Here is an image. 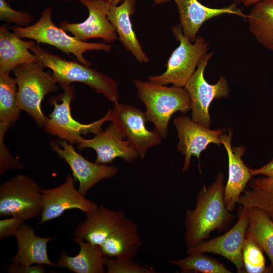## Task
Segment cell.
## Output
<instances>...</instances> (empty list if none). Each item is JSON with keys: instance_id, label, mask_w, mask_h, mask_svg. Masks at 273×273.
<instances>
[{"instance_id": "cell-23", "label": "cell", "mask_w": 273, "mask_h": 273, "mask_svg": "<svg viewBox=\"0 0 273 273\" xmlns=\"http://www.w3.org/2000/svg\"><path fill=\"white\" fill-rule=\"evenodd\" d=\"M31 41H24L5 25L0 26V73L10 72L19 65L38 62L30 52Z\"/></svg>"}, {"instance_id": "cell-35", "label": "cell", "mask_w": 273, "mask_h": 273, "mask_svg": "<svg viewBox=\"0 0 273 273\" xmlns=\"http://www.w3.org/2000/svg\"><path fill=\"white\" fill-rule=\"evenodd\" d=\"M7 271L10 273H44L46 269L45 265L42 264L23 265L13 263L8 266Z\"/></svg>"}, {"instance_id": "cell-11", "label": "cell", "mask_w": 273, "mask_h": 273, "mask_svg": "<svg viewBox=\"0 0 273 273\" xmlns=\"http://www.w3.org/2000/svg\"><path fill=\"white\" fill-rule=\"evenodd\" d=\"M238 216L237 222L229 231L187 248V254L211 253L220 255L235 265L238 272H244L242 249L249 222L248 208L240 205Z\"/></svg>"}, {"instance_id": "cell-32", "label": "cell", "mask_w": 273, "mask_h": 273, "mask_svg": "<svg viewBox=\"0 0 273 273\" xmlns=\"http://www.w3.org/2000/svg\"><path fill=\"white\" fill-rule=\"evenodd\" d=\"M10 126L0 123V174L11 170H19L24 168V165L14 158L4 143L5 134Z\"/></svg>"}, {"instance_id": "cell-40", "label": "cell", "mask_w": 273, "mask_h": 273, "mask_svg": "<svg viewBox=\"0 0 273 273\" xmlns=\"http://www.w3.org/2000/svg\"><path fill=\"white\" fill-rule=\"evenodd\" d=\"M61 1H70V0H61Z\"/></svg>"}, {"instance_id": "cell-26", "label": "cell", "mask_w": 273, "mask_h": 273, "mask_svg": "<svg viewBox=\"0 0 273 273\" xmlns=\"http://www.w3.org/2000/svg\"><path fill=\"white\" fill-rule=\"evenodd\" d=\"M237 204L247 208H259L273 221V176L251 179L248 189L240 196Z\"/></svg>"}, {"instance_id": "cell-34", "label": "cell", "mask_w": 273, "mask_h": 273, "mask_svg": "<svg viewBox=\"0 0 273 273\" xmlns=\"http://www.w3.org/2000/svg\"><path fill=\"white\" fill-rule=\"evenodd\" d=\"M23 218L15 216L0 220V240L15 236L21 226L24 223Z\"/></svg>"}, {"instance_id": "cell-13", "label": "cell", "mask_w": 273, "mask_h": 273, "mask_svg": "<svg viewBox=\"0 0 273 273\" xmlns=\"http://www.w3.org/2000/svg\"><path fill=\"white\" fill-rule=\"evenodd\" d=\"M75 181L72 175L68 174L62 185L41 189L42 211L39 224L56 219L72 209H79L85 214L98 207L97 203L85 198L76 190Z\"/></svg>"}, {"instance_id": "cell-7", "label": "cell", "mask_w": 273, "mask_h": 273, "mask_svg": "<svg viewBox=\"0 0 273 273\" xmlns=\"http://www.w3.org/2000/svg\"><path fill=\"white\" fill-rule=\"evenodd\" d=\"M32 178L18 174L0 186V216L20 217L25 220L41 214L42 196Z\"/></svg>"}, {"instance_id": "cell-27", "label": "cell", "mask_w": 273, "mask_h": 273, "mask_svg": "<svg viewBox=\"0 0 273 273\" xmlns=\"http://www.w3.org/2000/svg\"><path fill=\"white\" fill-rule=\"evenodd\" d=\"M248 211L249 222L247 230L269 258L273 271V221L259 208H248Z\"/></svg>"}, {"instance_id": "cell-4", "label": "cell", "mask_w": 273, "mask_h": 273, "mask_svg": "<svg viewBox=\"0 0 273 273\" xmlns=\"http://www.w3.org/2000/svg\"><path fill=\"white\" fill-rule=\"evenodd\" d=\"M52 8L44 9L38 21L26 27L15 26L13 32L21 38L31 39L37 44L46 43L53 46L67 55H73L79 62L88 66L92 63L83 56L88 51L110 52L112 47L105 42H87L67 34L61 27L56 25L52 19Z\"/></svg>"}, {"instance_id": "cell-14", "label": "cell", "mask_w": 273, "mask_h": 273, "mask_svg": "<svg viewBox=\"0 0 273 273\" xmlns=\"http://www.w3.org/2000/svg\"><path fill=\"white\" fill-rule=\"evenodd\" d=\"M88 10V16L80 23L63 21L60 27L71 33L78 39L84 41L91 38H101L109 43L118 39L108 14L110 5L101 0H78Z\"/></svg>"}, {"instance_id": "cell-33", "label": "cell", "mask_w": 273, "mask_h": 273, "mask_svg": "<svg viewBox=\"0 0 273 273\" xmlns=\"http://www.w3.org/2000/svg\"><path fill=\"white\" fill-rule=\"evenodd\" d=\"M0 20L15 23L18 26L26 27L31 22L32 17L27 11L12 9L7 0H0Z\"/></svg>"}, {"instance_id": "cell-12", "label": "cell", "mask_w": 273, "mask_h": 273, "mask_svg": "<svg viewBox=\"0 0 273 273\" xmlns=\"http://www.w3.org/2000/svg\"><path fill=\"white\" fill-rule=\"evenodd\" d=\"M50 146L69 166L75 180L79 183L78 191L84 196L99 181L112 178L119 172L116 167L87 160L76 151L72 143L66 140L52 141Z\"/></svg>"}, {"instance_id": "cell-6", "label": "cell", "mask_w": 273, "mask_h": 273, "mask_svg": "<svg viewBox=\"0 0 273 273\" xmlns=\"http://www.w3.org/2000/svg\"><path fill=\"white\" fill-rule=\"evenodd\" d=\"M171 31L179 44L169 58L165 71L160 75L149 76L148 79L156 84L184 87L206 54L208 44L201 36H197L192 43L183 33L179 24L172 26Z\"/></svg>"}, {"instance_id": "cell-29", "label": "cell", "mask_w": 273, "mask_h": 273, "mask_svg": "<svg viewBox=\"0 0 273 273\" xmlns=\"http://www.w3.org/2000/svg\"><path fill=\"white\" fill-rule=\"evenodd\" d=\"M168 263L178 266L181 272L231 273V270L214 258L204 254H189L186 257L169 260Z\"/></svg>"}, {"instance_id": "cell-19", "label": "cell", "mask_w": 273, "mask_h": 273, "mask_svg": "<svg viewBox=\"0 0 273 273\" xmlns=\"http://www.w3.org/2000/svg\"><path fill=\"white\" fill-rule=\"evenodd\" d=\"M179 12L180 24L183 33L191 42H194L202 25L213 17L224 14H235L247 17L237 4L228 7L211 8L203 5L198 0H174Z\"/></svg>"}, {"instance_id": "cell-15", "label": "cell", "mask_w": 273, "mask_h": 273, "mask_svg": "<svg viewBox=\"0 0 273 273\" xmlns=\"http://www.w3.org/2000/svg\"><path fill=\"white\" fill-rule=\"evenodd\" d=\"M121 130L113 123L94 138L85 139L81 136L77 143L79 150L85 148L94 149L97 154L95 162L107 164L111 163L117 158H121L130 163L139 154L126 140Z\"/></svg>"}, {"instance_id": "cell-21", "label": "cell", "mask_w": 273, "mask_h": 273, "mask_svg": "<svg viewBox=\"0 0 273 273\" xmlns=\"http://www.w3.org/2000/svg\"><path fill=\"white\" fill-rule=\"evenodd\" d=\"M15 237L18 251L12 259L13 263L23 265L42 264L57 267L56 263L49 259L47 250L48 243L54 238L37 236L33 228L25 222Z\"/></svg>"}, {"instance_id": "cell-22", "label": "cell", "mask_w": 273, "mask_h": 273, "mask_svg": "<svg viewBox=\"0 0 273 273\" xmlns=\"http://www.w3.org/2000/svg\"><path fill=\"white\" fill-rule=\"evenodd\" d=\"M142 245L138 225L126 217L100 247L106 257L132 260Z\"/></svg>"}, {"instance_id": "cell-10", "label": "cell", "mask_w": 273, "mask_h": 273, "mask_svg": "<svg viewBox=\"0 0 273 273\" xmlns=\"http://www.w3.org/2000/svg\"><path fill=\"white\" fill-rule=\"evenodd\" d=\"M110 121L121 130L142 159L149 149L161 143L162 138L157 131L147 129L145 113L138 107L117 102L112 109Z\"/></svg>"}, {"instance_id": "cell-1", "label": "cell", "mask_w": 273, "mask_h": 273, "mask_svg": "<svg viewBox=\"0 0 273 273\" xmlns=\"http://www.w3.org/2000/svg\"><path fill=\"white\" fill-rule=\"evenodd\" d=\"M224 178L220 172L209 186L203 187L198 193L195 208L187 211L185 241L187 248L206 240L214 230L226 229L235 218L224 203Z\"/></svg>"}, {"instance_id": "cell-5", "label": "cell", "mask_w": 273, "mask_h": 273, "mask_svg": "<svg viewBox=\"0 0 273 273\" xmlns=\"http://www.w3.org/2000/svg\"><path fill=\"white\" fill-rule=\"evenodd\" d=\"M40 62L20 65L13 70L16 80L19 108L27 113L40 127L47 119L41 104L48 94L58 90L52 74L46 72Z\"/></svg>"}, {"instance_id": "cell-18", "label": "cell", "mask_w": 273, "mask_h": 273, "mask_svg": "<svg viewBox=\"0 0 273 273\" xmlns=\"http://www.w3.org/2000/svg\"><path fill=\"white\" fill-rule=\"evenodd\" d=\"M85 215V220L75 229L73 238L100 246L126 218L124 211L110 209L103 205Z\"/></svg>"}, {"instance_id": "cell-31", "label": "cell", "mask_w": 273, "mask_h": 273, "mask_svg": "<svg viewBox=\"0 0 273 273\" xmlns=\"http://www.w3.org/2000/svg\"><path fill=\"white\" fill-rule=\"evenodd\" d=\"M105 266L108 273H154L151 268L142 266L132 260L105 257Z\"/></svg>"}, {"instance_id": "cell-24", "label": "cell", "mask_w": 273, "mask_h": 273, "mask_svg": "<svg viewBox=\"0 0 273 273\" xmlns=\"http://www.w3.org/2000/svg\"><path fill=\"white\" fill-rule=\"evenodd\" d=\"M80 249L75 256L61 252L57 267L68 269L75 273H104L105 257L101 247L80 239L73 238Z\"/></svg>"}, {"instance_id": "cell-9", "label": "cell", "mask_w": 273, "mask_h": 273, "mask_svg": "<svg viewBox=\"0 0 273 273\" xmlns=\"http://www.w3.org/2000/svg\"><path fill=\"white\" fill-rule=\"evenodd\" d=\"M213 54L212 52L205 54L184 86L191 99L192 120L207 127L211 123L209 109L211 102L226 98L229 92L227 80L223 76L214 84L209 83L204 78L205 69Z\"/></svg>"}, {"instance_id": "cell-41", "label": "cell", "mask_w": 273, "mask_h": 273, "mask_svg": "<svg viewBox=\"0 0 273 273\" xmlns=\"http://www.w3.org/2000/svg\"><path fill=\"white\" fill-rule=\"evenodd\" d=\"M7 2H10L12 0H7Z\"/></svg>"}, {"instance_id": "cell-25", "label": "cell", "mask_w": 273, "mask_h": 273, "mask_svg": "<svg viewBox=\"0 0 273 273\" xmlns=\"http://www.w3.org/2000/svg\"><path fill=\"white\" fill-rule=\"evenodd\" d=\"M246 18L249 30L257 42L273 52V0L254 5Z\"/></svg>"}, {"instance_id": "cell-17", "label": "cell", "mask_w": 273, "mask_h": 273, "mask_svg": "<svg viewBox=\"0 0 273 273\" xmlns=\"http://www.w3.org/2000/svg\"><path fill=\"white\" fill-rule=\"evenodd\" d=\"M232 131L229 129L228 134L223 133L220 136L221 143L225 148L228 156V178L224 187V201L230 212L235 209L240 196L252 177L250 168L242 159L244 148L232 147Z\"/></svg>"}, {"instance_id": "cell-16", "label": "cell", "mask_w": 273, "mask_h": 273, "mask_svg": "<svg viewBox=\"0 0 273 273\" xmlns=\"http://www.w3.org/2000/svg\"><path fill=\"white\" fill-rule=\"evenodd\" d=\"M173 123L179 139L177 150L185 156L183 172L189 169L193 156L199 159L201 153L210 144H221L222 129L211 130L187 116L176 117Z\"/></svg>"}, {"instance_id": "cell-38", "label": "cell", "mask_w": 273, "mask_h": 273, "mask_svg": "<svg viewBox=\"0 0 273 273\" xmlns=\"http://www.w3.org/2000/svg\"><path fill=\"white\" fill-rule=\"evenodd\" d=\"M108 3L110 6H117L124 0H101Z\"/></svg>"}, {"instance_id": "cell-28", "label": "cell", "mask_w": 273, "mask_h": 273, "mask_svg": "<svg viewBox=\"0 0 273 273\" xmlns=\"http://www.w3.org/2000/svg\"><path fill=\"white\" fill-rule=\"evenodd\" d=\"M17 91L15 78L10 72L0 73V123L11 126L19 119Z\"/></svg>"}, {"instance_id": "cell-2", "label": "cell", "mask_w": 273, "mask_h": 273, "mask_svg": "<svg viewBox=\"0 0 273 273\" xmlns=\"http://www.w3.org/2000/svg\"><path fill=\"white\" fill-rule=\"evenodd\" d=\"M29 50L44 68L52 70L55 81L61 87L74 82H80L103 95L111 102H118V85L114 79L79 61L67 60L46 51L36 42L31 41Z\"/></svg>"}, {"instance_id": "cell-8", "label": "cell", "mask_w": 273, "mask_h": 273, "mask_svg": "<svg viewBox=\"0 0 273 273\" xmlns=\"http://www.w3.org/2000/svg\"><path fill=\"white\" fill-rule=\"evenodd\" d=\"M61 103L52 100L54 109L43 125L44 130L53 135L72 144H77L82 134H98L103 131V124L110 121L112 109L100 119L88 124H82L74 119L71 115V103L75 97V88L70 85L61 87Z\"/></svg>"}, {"instance_id": "cell-39", "label": "cell", "mask_w": 273, "mask_h": 273, "mask_svg": "<svg viewBox=\"0 0 273 273\" xmlns=\"http://www.w3.org/2000/svg\"><path fill=\"white\" fill-rule=\"evenodd\" d=\"M156 4H162L169 2L170 0H153Z\"/></svg>"}, {"instance_id": "cell-30", "label": "cell", "mask_w": 273, "mask_h": 273, "mask_svg": "<svg viewBox=\"0 0 273 273\" xmlns=\"http://www.w3.org/2000/svg\"><path fill=\"white\" fill-rule=\"evenodd\" d=\"M242 256L244 272L263 273L268 270L266 267L262 250L248 230L243 243Z\"/></svg>"}, {"instance_id": "cell-37", "label": "cell", "mask_w": 273, "mask_h": 273, "mask_svg": "<svg viewBox=\"0 0 273 273\" xmlns=\"http://www.w3.org/2000/svg\"><path fill=\"white\" fill-rule=\"evenodd\" d=\"M263 0H234L236 4H242L245 7L254 5Z\"/></svg>"}, {"instance_id": "cell-36", "label": "cell", "mask_w": 273, "mask_h": 273, "mask_svg": "<svg viewBox=\"0 0 273 273\" xmlns=\"http://www.w3.org/2000/svg\"><path fill=\"white\" fill-rule=\"evenodd\" d=\"M252 176L263 175L267 177L273 176V159L268 163L258 169H250Z\"/></svg>"}, {"instance_id": "cell-20", "label": "cell", "mask_w": 273, "mask_h": 273, "mask_svg": "<svg viewBox=\"0 0 273 273\" xmlns=\"http://www.w3.org/2000/svg\"><path fill=\"white\" fill-rule=\"evenodd\" d=\"M135 4V0H124L120 5L110 6L108 17L124 48L138 62L147 63L149 58L138 39L130 19Z\"/></svg>"}, {"instance_id": "cell-3", "label": "cell", "mask_w": 273, "mask_h": 273, "mask_svg": "<svg viewBox=\"0 0 273 273\" xmlns=\"http://www.w3.org/2000/svg\"><path fill=\"white\" fill-rule=\"evenodd\" d=\"M139 99L144 104L147 121L154 124V130L162 138L168 134L172 115L179 111L185 114L191 108L190 96L184 87L167 86L139 79L133 80Z\"/></svg>"}]
</instances>
